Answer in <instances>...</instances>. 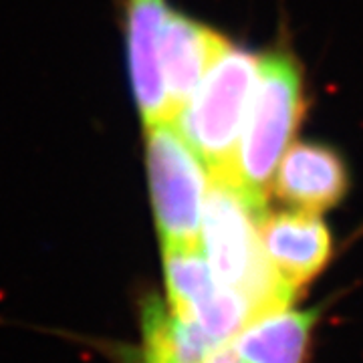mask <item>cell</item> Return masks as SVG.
<instances>
[{
  "label": "cell",
  "instance_id": "6da1fadb",
  "mask_svg": "<svg viewBox=\"0 0 363 363\" xmlns=\"http://www.w3.org/2000/svg\"><path fill=\"white\" fill-rule=\"evenodd\" d=\"M264 208L252 202L233 178L210 176L200 245L216 283L250 309V319L291 307L295 289L274 272L260 245Z\"/></svg>",
  "mask_w": 363,
  "mask_h": 363
},
{
  "label": "cell",
  "instance_id": "7a4b0ae2",
  "mask_svg": "<svg viewBox=\"0 0 363 363\" xmlns=\"http://www.w3.org/2000/svg\"><path fill=\"white\" fill-rule=\"evenodd\" d=\"M305 113L303 73L285 51L260 57L245 130L228 176L245 194L267 206V188Z\"/></svg>",
  "mask_w": 363,
  "mask_h": 363
},
{
  "label": "cell",
  "instance_id": "3957f363",
  "mask_svg": "<svg viewBox=\"0 0 363 363\" xmlns=\"http://www.w3.org/2000/svg\"><path fill=\"white\" fill-rule=\"evenodd\" d=\"M259 59L228 45L178 113V131L210 176L228 174L245 130Z\"/></svg>",
  "mask_w": 363,
  "mask_h": 363
},
{
  "label": "cell",
  "instance_id": "277c9868",
  "mask_svg": "<svg viewBox=\"0 0 363 363\" xmlns=\"http://www.w3.org/2000/svg\"><path fill=\"white\" fill-rule=\"evenodd\" d=\"M145 168L162 248L200 245L206 172L172 121L145 128Z\"/></svg>",
  "mask_w": 363,
  "mask_h": 363
},
{
  "label": "cell",
  "instance_id": "5b68a950",
  "mask_svg": "<svg viewBox=\"0 0 363 363\" xmlns=\"http://www.w3.org/2000/svg\"><path fill=\"white\" fill-rule=\"evenodd\" d=\"M162 255L169 311L196 321L216 345L230 343L250 321V309L236 293L216 283L202 245L166 247Z\"/></svg>",
  "mask_w": 363,
  "mask_h": 363
},
{
  "label": "cell",
  "instance_id": "8992f818",
  "mask_svg": "<svg viewBox=\"0 0 363 363\" xmlns=\"http://www.w3.org/2000/svg\"><path fill=\"white\" fill-rule=\"evenodd\" d=\"M164 0H123V33L133 97L145 128L172 121L160 65Z\"/></svg>",
  "mask_w": 363,
  "mask_h": 363
},
{
  "label": "cell",
  "instance_id": "52a82bcc",
  "mask_svg": "<svg viewBox=\"0 0 363 363\" xmlns=\"http://www.w3.org/2000/svg\"><path fill=\"white\" fill-rule=\"evenodd\" d=\"M228 45L218 30L186 14L178 11L166 14L160 40V65L172 121Z\"/></svg>",
  "mask_w": 363,
  "mask_h": 363
},
{
  "label": "cell",
  "instance_id": "ba28073f",
  "mask_svg": "<svg viewBox=\"0 0 363 363\" xmlns=\"http://www.w3.org/2000/svg\"><path fill=\"white\" fill-rule=\"evenodd\" d=\"M259 236L264 257L291 289L307 285L331 257V234L317 214L281 212L262 216Z\"/></svg>",
  "mask_w": 363,
  "mask_h": 363
},
{
  "label": "cell",
  "instance_id": "9c48e42d",
  "mask_svg": "<svg viewBox=\"0 0 363 363\" xmlns=\"http://www.w3.org/2000/svg\"><path fill=\"white\" fill-rule=\"evenodd\" d=\"M271 186L289 206L319 214L343 200L350 178L343 157L333 147L298 142L289 145L283 154Z\"/></svg>",
  "mask_w": 363,
  "mask_h": 363
},
{
  "label": "cell",
  "instance_id": "30bf717a",
  "mask_svg": "<svg viewBox=\"0 0 363 363\" xmlns=\"http://www.w3.org/2000/svg\"><path fill=\"white\" fill-rule=\"evenodd\" d=\"M315 323L313 311L291 307L250 319L230 341L247 363H303Z\"/></svg>",
  "mask_w": 363,
  "mask_h": 363
},
{
  "label": "cell",
  "instance_id": "8fae6325",
  "mask_svg": "<svg viewBox=\"0 0 363 363\" xmlns=\"http://www.w3.org/2000/svg\"><path fill=\"white\" fill-rule=\"evenodd\" d=\"M206 363H247L236 351L230 347V343H226V345H222L218 350L214 351L210 357H208Z\"/></svg>",
  "mask_w": 363,
  "mask_h": 363
},
{
  "label": "cell",
  "instance_id": "7c38bea8",
  "mask_svg": "<svg viewBox=\"0 0 363 363\" xmlns=\"http://www.w3.org/2000/svg\"><path fill=\"white\" fill-rule=\"evenodd\" d=\"M142 363H172L166 357L157 355V353H152V351L143 350L142 347Z\"/></svg>",
  "mask_w": 363,
  "mask_h": 363
}]
</instances>
